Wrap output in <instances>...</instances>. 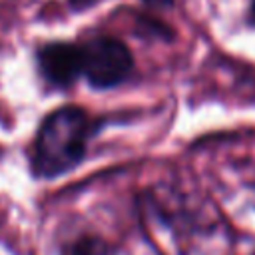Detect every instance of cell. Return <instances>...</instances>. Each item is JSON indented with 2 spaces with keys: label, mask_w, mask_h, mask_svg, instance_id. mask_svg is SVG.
Instances as JSON below:
<instances>
[{
  "label": "cell",
  "mask_w": 255,
  "mask_h": 255,
  "mask_svg": "<svg viewBox=\"0 0 255 255\" xmlns=\"http://www.w3.org/2000/svg\"><path fill=\"white\" fill-rule=\"evenodd\" d=\"M249 20L255 26V0H251V6H249Z\"/></svg>",
  "instance_id": "52a82bcc"
},
{
  "label": "cell",
  "mask_w": 255,
  "mask_h": 255,
  "mask_svg": "<svg viewBox=\"0 0 255 255\" xmlns=\"http://www.w3.org/2000/svg\"><path fill=\"white\" fill-rule=\"evenodd\" d=\"M135 60L124 40L96 34L82 42V78L94 90H112L128 82Z\"/></svg>",
  "instance_id": "7a4b0ae2"
},
{
  "label": "cell",
  "mask_w": 255,
  "mask_h": 255,
  "mask_svg": "<svg viewBox=\"0 0 255 255\" xmlns=\"http://www.w3.org/2000/svg\"><path fill=\"white\" fill-rule=\"evenodd\" d=\"M66 255H110V247L100 237L84 235L66 247Z\"/></svg>",
  "instance_id": "277c9868"
},
{
  "label": "cell",
  "mask_w": 255,
  "mask_h": 255,
  "mask_svg": "<svg viewBox=\"0 0 255 255\" xmlns=\"http://www.w3.org/2000/svg\"><path fill=\"white\" fill-rule=\"evenodd\" d=\"M40 78L56 90H68L82 76V44L68 40L44 42L36 48Z\"/></svg>",
  "instance_id": "3957f363"
},
{
  "label": "cell",
  "mask_w": 255,
  "mask_h": 255,
  "mask_svg": "<svg viewBox=\"0 0 255 255\" xmlns=\"http://www.w3.org/2000/svg\"><path fill=\"white\" fill-rule=\"evenodd\" d=\"M145 6L149 8H157V10H165V8H171L175 0H141Z\"/></svg>",
  "instance_id": "8992f818"
},
{
  "label": "cell",
  "mask_w": 255,
  "mask_h": 255,
  "mask_svg": "<svg viewBox=\"0 0 255 255\" xmlns=\"http://www.w3.org/2000/svg\"><path fill=\"white\" fill-rule=\"evenodd\" d=\"M137 32L143 36H149V38H157V40H171L173 38V30L165 22L151 18V16H139L137 18Z\"/></svg>",
  "instance_id": "5b68a950"
},
{
  "label": "cell",
  "mask_w": 255,
  "mask_h": 255,
  "mask_svg": "<svg viewBox=\"0 0 255 255\" xmlns=\"http://www.w3.org/2000/svg\"><path fill=\"white\" fill-rule=\"evenodd\" d=\"M108 118L92 116L86 108L64 104L44 116L30 149V169L38 179H56L76 169L88 153L92 137L106 126Z\"/></svg>",
  "instance_id": "6da1fadb"
}]
</instances>
